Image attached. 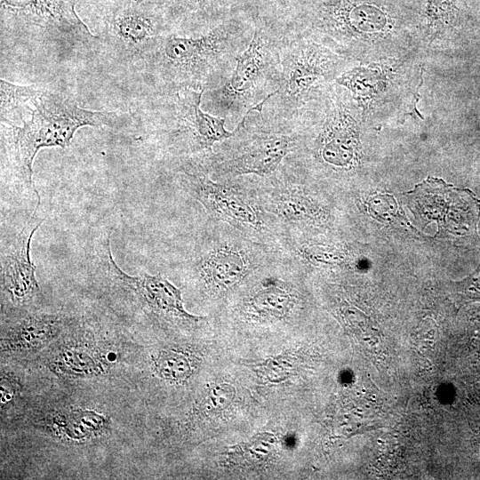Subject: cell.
Instances as JSON below:
<instances>
[{"mask_svg": "<svg viewBox=\"0 0 480 480\" xmlns=\"http://www.w3.org/2000/svg\"><path fill=\"white\" fill-rule=\"evenodd\" d=\"M44 89L38 84L17 85L1 78V124H22L30 116L36 100Z\"/></svg>", "mask_w": 480, "mask_h": 480, "instance_id": "cell-18", "label": "cell"}, {"mask_svg": "<svg viewBox=\"0 0 480 480\" xmlns=\"http://www.w3.org/2000/svg\"><path fill=\"white\" fill-rule=\"evenodd\" d=\"M66 318L58 314H29L12 324L1 339L4 353H27L43 348L57 339L66 325Z\"/></svg>", "mask_w": 480, "mask_h": 480, "instance_id": "cell-15", "label": "cell"}, {"mask_svg": "<svg viewBox=\"0 0 480 480\" xmlns=\"http://www.w3.org/2000/svg\"><path fill=\"white\" fill-rule=\"evenodd\" d=\"M251 39L249 33L232 23L195 36L169 32L138 66L157 94L182 88L207 92L228 79L236 57Z\"/></svg>", "mask_w": 480, "mask_h": 480, "instance_id": "cell-2", "label": "cell"}, {"mask_svg": "<svg viewBox=\"0 0 480 480\" xmlns=\"http://www.w3.org/2000/svg\"><path fill=\"white\" fill-rule=\"evenodd\" d=\"M181 180L186 190L203 205L211 218L265 244V238L268 239L277 232L278 227L263 208L256 190L233 182V180H213L199 168L195 171L184 169Z\"/></svg>", "mask_w": 480, "mask_h": 480, "instance_id": "cell-8", "label": "cell"}, {"mask_svg": "<svg viewBox=\"0 0 480 480\" xmlns=\"http://www.w3.org/2000/svg\"><path fill=\"white\" fill-rule=\"evenodd\" d=\"M277 440L274 434L262 432L246 442L232 446L228 452L231 461L239 465H256L267 460L274 452Z\"/></svg>", "mask_w": 480, "mask_h": 480, "instance_id": "cell-21", "label": "cell"}, {"mask_svg": "<svg viewBox=\"0 0 480 480\" xmlns=\"http://www.w3.org/2000/svg\"><path fill=\"white\" fill-rule=\"evenodd\" d=\"M284 34H273L256 26L246 48L236 57L228 79L207 91L214 116L245 113L274 92L278 55Z\"/></svg>", "mask_w": 480, "mask_h": 480, "instance_id": "cell-7", "label": "cell"}, {"mask_svg": "<svg viewBox=\"0 0 480 480\" xmlns=\"http://www.w3.org/2000/svg\"><path fill=\"white\" fill-rule=\"evenodd\" d=\"M20 391L19 382L14 377L10 374L4 373L1 375V408L9 404L18 395Z\"/></svg>", "mask_w": 480, "mask_h": 480, "instance_id": "cell-24", "label": "cell"}, {"mask_svg": "<svg viewBox=\"0 0 480 480\" xmlns=\"http://www.w3.org/2000/svg\"><path fill=\"white\" fill-rule=\"evenodd\" d=\"M151 369L161 380L172 383L187 382L195 373L196 359L179 348H164L151 356Z\"/></svg>", "mask_w": 480, "mask_h": 480, "instance_id": "cell-19", "label": "cell"}, {"mask_svg": "<svg viewBox=\"0 0 480 480\" xmlns=\"http://www.w3.org/2000/svg\"><path fill=\"white\" fill-rule=\"evenodd\" d=\"M1 37L70 52L98 47V36L78 17L76 0H0Z\"/></svg>", "mask_w": 480, "mask_h": 480, "instance_id": "cell-5", "label": "cell"}, {"mask_svg": "<svg viewBox=\"0 0 480 480\" xmlns=\"http://www.w3.org/2000/svg\"><path fill=\"white\" fill-rule=\"evenodd\" d=\"M126 6L125 7H133V8H142L143 6L148 4L153 0H123Z\"/></svg>", "mask_w": 480, "mask_h": 480, "instance_id": "cell-26", "label": "cell"}, {"mask_svg": "<svg viewBox=\"0 0 480 480\" xmlns=\"http://www.w3.org/2000/svg\"><path fill=\"white\" fill-rule=\"evenodd\" d=\"M297 302L291 284L269 275L244 300L246 315L258 319L283 320L287 318Z\"/></svg>", "mask_w": 480, "mask_h": 480, "instance_id": "cell-16", "label": "cell"}, {"mask_svg": "<svg viewBox=\"0 0 480 480\" xmlns=\"http://www.w3.org/2000/svg\"><path fill=\"white\" fill-rule=\"evenodd\" d=\"M338 58L308 38L284 35L274 92L263 108L284 118L300 114L320 85L332 76Z\"/></svg>", "mask_w": 480, "mask_h": 480, "instance_id": "cell-6", "label": "cell"}, {"mask_svg": "<svg viewBox=\"0 0 480 480\" xmlns=\"http://www.w3.org/2000/svg\"><path fill=\"white\" fill-rule=\"evenodd\" d=\"M188 5L192 7L205 8L213 4L216 0H184Z\"/></svg>", "mask_w": 480, "mask_h": 480, "instance_id": "cell-25", "label": "cell"}, {"mask_svg": "<svg viewBox=\"0 0 480 480\" xmlns=\"http://www.w3.org/2000/svg\"><path fill=\"white\" fill-rule=\"evenodd\" d=\"M236 389L230 383L212 384L202 397L198 408L201 412H214L227 409L234 401Z\"/></svg>", "mask_w": 480, "mask_h": 480, "instance_id": "cell-22", "label": "cell"}, {"mask_svg": "<svg viewBox=\"0 0 480 480\" xmlns=\"http://www.w3.org/2000/svg\"><path fill=\"white\" fill-rule=\"evenodd\" d=\"M108 420L96 412L75 410L55 416L52 425L60 436L69 440H87L104 431Z\"/></svg>", "mask_w": 480, "mask_h": 480, "instance_id": "cell-20", "label": "cell"}, {"mask_svg": "<svg viewBox=\"0 0 480 480\" xmlns=\"http://www.w3.org/2000/svg\"><path fill=\"white\" fill-rule=\"evenodd\" d=\"M266 247L236 229L232 234L220 232L204 239L189 263L204 289L223 295L266 263Z\"/></svg>", "mask_w": 480, "mask_h": 480, "instance_id": "cell-9", "label": "cell"}, {"mask_svg": "<svg viewBox=\"0 0 480 480\" xmlns=\"http://www.w3.org/2000/svg\"><path fill=\"white\" fill-rule=\"evenodd\" d=\"M328 112L315 143L317 157L332 167L348 168L356 151L353 120L342 105H332Z\"/></svg>", "mask_w": 480, "mask_h": 480, "instance_id": "cell-14", "label": "cell"}, {"mask_svg": "<svg viewBox=\"0 0 480 480\" xmlns=\"http://www.w3.org/2000/svg\"><path fill=\"white\" fill-rule=\"evenodd\" d=\"M263 106L260 102L250 108L235 128L234 136L192 166L219 180L248 175L266 179L280 172L298 147L299 138L292 129L295 118L269 110L265 114Z\"/></svg>", "mask_w": 480, "mask_h": 480, "instance_id": "cell-3", "label": "cell"}, {"mask_svg": "<svg viewBox=\"0 0 480 480\" xmlns=\"http://www.w3.org/2000/svg\"><path fill=\"white\" fill-rule=\"evenodd\" d=\"M167 33L155 16L142 8L121 7L105 19L97 35V48H103L118 62L136 67Z\"/></svg>", "mask_w": 480, "mask_h": 480, "instance_id": "cell-12", "label": "cell"}, {"mask_svg": "<svg viewBox=\"0 0 480 480\" xmlns=\"http://www.w3.org/2000/svg\"><path fill=\"white\" fill-rule=\"evenodd\" d=\"M43 221V218L33 212L20 231L1 249L2 289L17 306L30 303L40 292L36 268L30 257V245Z\"/></svg>", "mask_w": 480, "mask_h": 480, "instance_id": "cell-13", "label": "cell"}, {"mask_svg": "<svg viewBox=\"0 0 480 480\" xmlns=\"http://www.w3.org/2000/svg\"><path fill=\"white\" fill-rule=\"evenodd\" d=\"M130 117L116 111L83 108L73 99L45 88L22 124H1L2 175L18 193L36 203L37 212L41 197L33 180V162L38 151L68 147L81 127L117 128Z\"/></svg>", "mask_w": 480, "mask_h": 480, "instance_id": "cell-1", "label": "cell"}, {"mask_svg": "<svg viewBox=\"0 0 480 480\" xmlns=\"http://www.w3.org/2000/svg\"><path fill=\"white\" fill-rule=\"evenodd\" d=\"M406 199L418 221L427 225L436 220L441 234L463 236L476 228L480 202L469 189L455 188L429 177L406 193Z\"/></svg>", "mask_w": 480, "mask_h": 480, "instance_id": "cell-10", "label": "cell"}, {"mask_svg": "<svg viewBox=\"0 0 480 480\" xmlns=\"http://www.w3.org/2000/svg\"><path fill=\"white\" fill-rule=\"evenodd\" d=\"M110 354L97 347L81 341L61 345L49 360V365L57 374L71 378H91L105 373L109 366Z\"/></svg>", "mask_w": 480, "mask_h": 480, "instance_id": "cell-17", "label": "cell"}, {"mask_svg": "<svg viewBox=\"0 0 480 480\" xmlns=\"http://www.w3.org/2000/svg\"><path fill=\"white\" fill-rule=\"evenodd\" d=\"M96 254L98 262L107 276L132 292L151 313L184 323H197L201 319L186 310L181 290L160 274L141 272L137 276H131L124 271L113 258L108 234L99 237Z\"/></svg>", "mask_w": 480, "mask_h": 480, "instance_id": "cell-11", "label": "cell"}, {"mask_svg": "<svg viewBox=\"0 0 480 480\" xmlns=\"http://www.w3.org/2000/svg\"><path fill=\"white\" fill-rule=\"evenodd\" d=\"M296 366L295 358L291 355H280L273 358L267 359L258 364L256 370L260 375L269 381H281L290 377Z\"/></svg>", "mask_w": 480, "mask_h": 480, "instance_id": "cell-23", "label": "cell"}, {"mask_svg": "<svg viewBox=\"0 0 480 480\" xmlns=\"http://www.w3.org/2000/svg\"><path fill=\"white\" fill-rule=\"evenodd\" d=\"M204 90L182 88L157 94L154 107L148 109L149 122L160 132L167 149L191 162L204 159L213 152L216 143L232 136L226 129V118L201 109Z\"/></svg>", "mask_w": 480, "mask_h": 480, "instance_id": "cell-4", "label": "cell"}]
</instances>
